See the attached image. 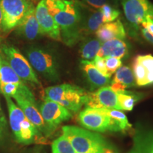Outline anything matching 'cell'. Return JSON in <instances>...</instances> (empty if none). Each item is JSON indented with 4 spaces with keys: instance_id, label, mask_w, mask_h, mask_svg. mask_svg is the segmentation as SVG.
I'll list each match as a JSON object with an SVG mask.
<instances>
[{
    "instance_id": "8fae6325",
    "label": "cell",
    "mask_w": 153,
    "mask_h": 153,
    "mask_svg": "<svg viewBox=\"0 0 153 153\" xmlns=\"http://www.w3.org/2000/svg\"><path fill=\"white\" fill-rule=\"evenodd\" d=\"M84 104L86 108L121 110L118 103L117 94L110 87H102L94 92L87 93Z\"/></svg>"
},
{
    "instance_id": "f35d334b",
    "label": "cell",
    "mask_w": 153,
    "mask_h": 153,
    "mask_svg": "<svg viewBox=\"0 0 153 153\" xmlns=\"http://www.w3.org/2000/svg\"></svg>"
},
{
    "instance_id": "d590c367",
    "label": "cell",
    "mask_w": 153,
    "mask_h": 153,
    "mask_svg": "<svg viewBox=\"0 0 153 153\" xmlns=\"http://www.w3.org/2000/svg\"><path fill=\"white\" fill-rule=\"evenodd\" d=\"M102 153H114L113 151L111 150V149L109 148H107L105 149V150H104V152H103Z\"/></svg>"
},
{
    "instance_id": "8992f818",
    "label": "cell",
    "mask_w": 153,
    "mask_h": 153,
    "mask_svg": "<svg viewBox=\"0 0 153 153\" xmlns=\"http://www.w3.org/2000/svg\"><path fill=\"white\" fill-rule=\"evenodd\" d=\"M32 4L28 0H0L4 33L17 27Z\"/></svg>"
},
{
    "instance_id": "83f0119b",
    "label": "cell",
    "mask_w": 153,
    "mask_h": 153,
    "mask_svg": "<svg viewBox=\"0 0 153 153\" xmlns=\"http://www.w3.org/2000/svg\"><path fill=\"white\" fill-rule=\"evenodd\" d=\"M99 10L101 11L103 16H104V24L114 22L120 15L119 11L114 9L111 6L107 4H104L103 7H101L99 9Z\"/></svg>"
},
{
    "instance_id": "f546056e",
    "label": "cell",
    "mask_w": 153,
    "mask_h": 153,
    "mask_svg": "<svg viewBox=\"0 0 153 153\" xmlns=\"http://www.w3.org/2000/svg\"><path fill=\"white\" fill-rule=\"evenodd\" d=\"M104 61L107 70H108V73L110 74L111 76L114 72H116L118 68L122 66L121 59L117 58V57H104Z\"/></svg>"
},
{
    "instance_id": "44dd1931",
    "label": "cell",
    "mask_w": 153,
    "mask_h": 153,
    "mask_svg": "<svg viewBox=\"0 0 153 153\" xmlns=\"http://www.w3.org/2000/svg\"><path fill=\"white\" fill-rule=\"evenodd\" d=\"M104 24V16L99 9L98 11H93L87 16H82L81 26L82 39L89 34L95 33Z\"/></svg>"
},
{
    "instance_id": "d6986e66",
    "label": "cell",
    "mask_w": 153,
    "mask_h": 153,
    "mask_svg": "<svg viewBox=\"0 0 153 153\" xmlns=\"http://www.w3.org/2000/svg\"><path fill=\"white\" fill-rule=\"evenodd\" d=\"M4 97L6 101H7V107H8L10 126L17 142H19V138H20L21 124H22L23 120L26 118V116H25L24 112L21 109L20 107L16 106L14 103V101L11 100L10 97L4 96Z\"/></svg>"
},
{
    "instance_id": "52a82bcc",
    "label": "cell",
    "mask_w": 153,
    "mask_h": 153,
    "mask_svg": "<svg viewBox=\"0 0 153 153\" xmlns=\"http://www.w3.org/2000/svg\"><path fill=\"white\" fill-rule=\"evenodd\" d=\"M78 118L83 127L91 131L97 132L120 131L118 126L105 112L104 108H86L79 113Z\"/></svg>"
},
{
    "instance_id": "4dcf8cb0",
    "label": "cell",
    "mask_w": 153,
    "mask_h": 153,
    "mask_svg": "<svg viewBox=\"0 0 153 153\" xmlns=\"http://www.w3.org/2000/svg\"><path fill=\"white\" fill-rule=\"evenodd\" d=\"M20 85L21 84L15 83H1L0 91L1 94H3L4 96L12 97L17 92Z\"/></svg>"
},
{
    "instance_id": "d6a6232c",
    "label": "cell",
    "mask_w": 153,
    "mask_h": 153,
    "mask_svg": "<svg viewBox=\"0 0 153 153\" xmlns=\"http://www.w3.org/2000/svg\"><path fill=\"white\" fill-rule=\"evenodd\" d=\"M7 131V122L6 117L0 105V140H3L6 136Z\"/></svg>"
},
{
    "instance_id": "2e32d148",
    "label": "cell",
    "mask_w": 153,
    "mask_h": 153,
    "mask_svg": "<svg viewBox=\"0 0 153 153\" xmlns=\"http://www.w3.org/2000/svg\"><path fill=\"white\" fill-rule=\"evenodd\" d=\"M129 53L128 45L123 40L112 39L102 43L97 56L100 57H114L122 59Z\"/></svg>"
},
{
    "instance_id": "30bf717a",
    "label": "cell",
    "mask_w": 153,
    "mask_h": 153,
    "mask_svg": "<svg viewBox=\"0 0 153 153\" xmlns=\"http://www.w3.org/2000/svg\"><path fill=\"white\" fill-rule=\"evenodd\" d=\"M41 114L50 133L54 131L60 123L72 116L71 112L64 106L48 99H44L41 105Z\"/></svg>"
},
{
    "instance_id": "7a4b0ae2",
    "label": "cell",
    "mask_w": 153,
    "mask_h": 153,
    "mask_svg": "<svg viewBox=\"0 0 153 153\" xmlns=\"http://www.w3.org/2000/svg\"><path fill=\"white\" fill-rule=\"evenodd\" d=\"M62 133L76 153H102L108 148L100 135L76 126H64Z\"/></svg>"
},
{
    "instance_id": "e575fe53",
    "label": "cell",
    "mask_w": 153,
    "mask_h": 153,
    "mask_svg": "<svg viewBox=\"0 0 153 153\" xmlns=\"http://www.w3.org/2000/svg\"><path fill=\"white\" fill-rule=\"evenodd\" d=\"M4 33L2 26V14H1V7H0V33Z\"/></svg>"
},
{
    "instance_id": "d4e9b609",
    "label": "cell",
    "mask_w": 153,
    "mask_h": 153,
    "mask_svg": "<svg viewBox=\"0 0 153 153\" xmlns=\"http://www.w3.org/2000/svg\"><path fill=\"white\" fill-rule=\"evenodd\" d=\"M0 74H1V83H24L22 79L16 74L10 65L6 60V58L1 56L0 61Z\"/></svg>"
},
{
    "instance_id": "1f68e13d",
    "label": "cell",
    "mask_w": 153,
    "mask_h": 153,
    "mask_svg": "<svg viewBox=\"0 0 153 153\" xmlns=\"http://www.w3.org/2000/svg\"><path fill=\"white\" fill-rule=\"evenodd\" d=\"M91 62H93V64L94 65L96 68H97L101 74H104V76H107V77L111 78V76L110 75V74L108 73V70H107L106 64H105L104 58L98 57V56H96L95 58Z\"/></svg>"
},
{
    "instance_id": "4316f807",
    "label": "cell",
    "mask_w": 153,
    "mask_h": 153,
    "mask_svg": "<svg viewBox=\"0 0 153 153\" xmlns=\"http://www.w3.org/2000/svg\"><path fill=\"white\" fill-rule=\"evenodd\" d=\"M52 153H76L64 135L55 140L52 144Z\"/></svg>"
},
{
    "instance_id": "4fadbf2b",
    "label": "cell",
    "mask_w": 153,
    "mask_h": 153,
    "mask_svg": "<svg viewBox=\"0 0 153 153\" xmlns=\"http://www.w3.org/2000/svg\"><path fill=\"white\" fill-rule=\"evenodd\" d=\"M36 16L41 34L49 36L55 41H62L60 30L54 18L50 14L46 0H41L36 8Z\"/></svg>"
},
{
    "instance_id": "e0dca14e",
    "label": "cell",
    "mask_w": 153,
    "mask_h": 153,
    "mask_svg": "<svg viewBox=\"0 0 153 153\" xmlns=\"http://www.w3.org/2000/svg\"><path fill=\"white\" fill-rule=\"evenodd\" d=\"M136 86L133 72L128 66H121L116 70L110 87L116 92Z\"/></svg>"
},
{
    "instance_id": "836d02e7",
    "label": "cell",
    "mask_w": 153,
    "mask_h": 153,
    "mask_svg": "<svg viewBox=\"0 0 153 153\" xmlns=\"http://www.w3.org/2000/svg\"><path fill=\"white\" fill-rule=\"evenodd\" d=\"M94 8L99 9L106 4V0H82Z\"/></svg>"
},
{
    "instance_id": "3957f363",
    "label": "cell",
    "mask_w": 153,
    "mask_h": 153,
    "mask_svg": "<svg viewBox=\"0 0 153 153\" xmlns=\"http://www.w3.org/2000/svg\"><path fill=\"white\" fill-rule=\"evenodd\" d=\"M86 94L87 92L78 86L62 84L46 88L44 99L55 101L69 111L76 112L85 104Z\"/></svg>"
},
{
    "instance_id": "9a60e30c",
    "label": "cell",
    "mask_w": 153,
    "mask_h": 153,
    "mask_svg": "<svg viewBox=\"0 0 153 153\" xmlns=\"http://www.w3.org/2000/svg\"><path fill=\"white\" fill-rule=\"evenodd\" d=\"M94 33L102 43L112 39L123 40L126 36L125 28L120 20L101 25Z\"/></svg>"
},
{
    "instance_id": "603a6c76",
    "label": "cell",
    "mask_w": 153,
    "mask_h": 153,
    "mask_svg": "<svg viewBox=\"0 0 153 153\" xmlns=\"http://www.w3.org/2000/svg\"><path fill=\"white\" fill-rule=\"evenodd\" d=\"M129 153H153V132L137 136L133 148Z\"/></svg>"
},
{
    "instance_id": "ac0fdd59",
    "label": "cell",
    "mask_w": 153,
    "mask_h": 153,
    "mask_svg": "<svg viewBox=\"0 0 153 153\" xmlns=\"http://www.w3.org/2000/svg\"><path fill=\"white\" fill-rule=\"evenodd\" d=\"M82 71L93 88L106 87L111 83V78L102 74L96 68L91 61L82 60L80 63Z\"/></svg>"
},
{
    "instance_id": "5b68a950",
    "label": "cell",
    "mask_w": 153,
    "mask_h": 153,
    "mask_svg": "<svg viewBox=\"0 0 153 153\" xmlns=\"http://www.w3.org/2000/svg\"><path fill=\"white\" fill-rule=\"evenodd\" d=\"M18 104L19 106L23 111L24 114L30 123L35 126L38 131L45 135H49L50 132L43 119L41 113L36 106L35 97L31 91L24 83L19 85L18 91L13 96Z\"/></svg>"
},
{
    "instance_id": "7402d4cb",
    "label": "cell",
    "mask_w": 153,
    "mask_h": 153,
    "mask_svg": "<svg viewBox=\"0 0 153 153\" xmlns=\"http://www.w3.org/2000/svg\"><path fill=\"white\" fill-rule=\"evenodd\" d=\"M82 40L79 50L80 57L85 60H93L97 56L102 43L94 38H84Z\"/></svg>"
},
{
    "instance_id": "6da1fadb",
    "label": "cell",
    "mask_w": 153,
    "mask_h": 153,
    "mask_svg": "<svg viewBox=\"0 0 153 153\" xmlns=\"http://www.w3.org/2000/svg\"><path fill=\"white\" fill-rule=\"evenodd\" d=\"M48 12L58 25L62 41L72 47L82 39V10L75 0H46Z\"/></svg>"
},
{
    "instance_id": "7c38bea8",
    "label": "cell",
    "mask_w": 153,
    "mask_h": 153,
    "mask_svg": "<svg viewBox=\"0 0 153 153\" xmlns=\"http://www.w3.org/2000/svg\"><path fill=\"white\" fill-rule=\"evenodd\" d=\"M133 72L138 87L153 85V56L150 54L138 55L133 61Z\"/></svg>"
},
{
    "instance_id": "74e56055",
    "label": "cell",
    "mask_w": 153,
    "mask_h": 153,
    "mask_svg": "<svg viewBox=\"0 0 153 153\" xmlns=\"http://www.w3.org/2000/svg\"><path fill=\"white\" fill-rule=\"evenodd\" d=\"M28 1H30V0H28Z\"/></svg>"
},
{
    "instance_id": "8d00e7d4",
    "label": "cell",
    "mask_w": 153,
    "mask_h": 153,
    "mask_svg": "<svg viewBox=\"0 0 153 153\" xmlns=\"http://www.w3.org/2000/svg\"><path fill=\"white\" fill-rule=\"evenodd\" d=\"M1 55L0 54V61H1Z\"/></svg>"
},
{
    "instance_id": "cb8c5ba5",
    "label": "cell",
    "mask_w": 153,
    "mask_h": 153,
    "mask_svg": "<svg viewBox=\"0 0 153 153\" xmlns=\"http://www.w3.org/2000/svg\"><path fill=\"white\" fill-rule=\"evenodd\" d=\"M116 94H117L118 103L120 108L121 110L125 111L133 110L135 103L143 97V94H141L126 90L117 91Z\"/></svg>"
},
{
    "instance_id": "9c48e42d",
    "label": "cell",
    "mask_w": 153,
    "mask_h": 153,
    "mask_svg": "<svg viewBox=\"0 0 153 153\" xmlns=\"http://www.w3.org/2000/svg\"><path fill=\"white\" fill-rule=\"evenodd\" d=\"M1 51L11 68L21 79L24 81L41 85V82L38 80L30 62L18 49L14 46L4 45Z\"/></svg>"
},
{
    "instance_id": "5bb4252c",
    "label": "cell",
    "mask_w": 153,
    "mask_h": 153,
    "mask_svg": "<svg viewBox=\"0 0 153 153\" xmlns=\"http://www.w3.org/2000/svg\"><path fill=\"white\" fill-rule=\"evenodd\" d=\"M18 33L26 39L33 41L41 35V30L36 16V8L31 5L24 19L17 26Z\"/></svg>"
},
{
    "instance_id": "277c9868",
    "label": "cell",
    "mask_w": 153,
    "mask_h": 153,
    "mask_svg": "<svg viewBox=\"0 0 153 153\" xmlns=\"http://www.w3.org/2000/svg\"><path fill=\"white\" fill-rule=\"evenodd\" d=\"M30 65L45 79L57 82L60 79L57 57L53 51L41 47H30L26 51Z\"/></svg>"
},
{
    "instance_id": "ba28073f",
    "label": "cell",
    "mask_w": 153,
    "mask_h": 153,
    "mask_svg": "<svg viewBox=\"0 0 153 153\" xmlns=\"http://www.w3.org/2000/svg\"><path fill=\"white\" fill-rule=\"evenodd\" d=\"M122 6L126 20L135 33L143 22L153 20V4L148 0H123Z\"/></svg>"
},
{
    "instance_id": "ffe728a7",
    "label": "cell",
    "mask_w": 153,
    "mask_h": 153,
    "mask_svg": "<svg viewBox=\"0 0 153 153\" xmlns=\"http://www.w3.org/2000/svg\"><path fill=\"white\" fill-rule=\"evenodd\" d=\"M45 141L38 130L30 123V120L25 118L21 124L20 138L18 143L29 145L35 142L45 143Z\"/></svg>"
},
{
    "instance_id": "484cf974",
    "label": "cell",
    "mask_w": 153,
    "mask_h": 153,
    "mask_svg": "<svg viewBox=\"0 0 153 153\" xmlns=\"http://www.w3.org/2000/svg\"><path fill=\"white\" fill-rule=\"evenodd\" d=\"M104 109L111 118L118 126L120 131H126L131 128V124L129 123L127 117L123 112L120 111V110L116 109H107V108H104Z\"/></svg>"
},
{
    "instance_id": "f1b7e54d",
    "label": "cell",
    "mask_w": 153,
    "mask_h": 153,
    "mask_svg": "<svg viewBox=\"0 0 153 153\" xmlns=\"http://www.w3.org/2000/svg\"><path fill=\"white\" fill-rule=\"evenodd\" d=\"M140 26H142L141 33L143 36L153 45V21L148 19L146 22H143Z\"/></svg>"
}]
</instances>
